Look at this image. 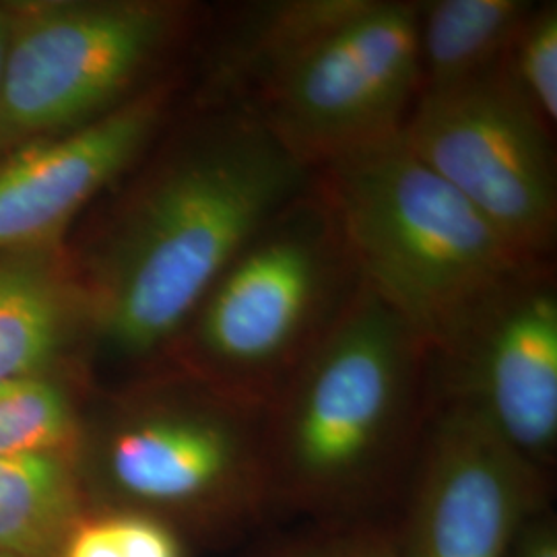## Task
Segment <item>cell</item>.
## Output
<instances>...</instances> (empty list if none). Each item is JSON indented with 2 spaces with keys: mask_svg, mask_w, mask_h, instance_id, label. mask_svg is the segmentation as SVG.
I'll list each match as a JSON object with an SVG mask.
<instances>
[{
  "mask_svg": "<svg viewBox=\"0 0 557 557\" xmlns=\"http://www.w3.org/2000/svg\"><path fill=\"white\" fill-rule=\"evenodd\" d=\"M195 108L120 202L94 259L89 331L120 361L172 356L242 244L317 178L255 110Z\"/></svg>",
  "mask_w": 557,
  "mask_h": 557,
  "instance_id": "obj_1",
  "label": "cell"
},
{
  "mask_svg": "<svg viewBox=\"0 0 557 557\" xmlns=\"http://www.w3.org/2000/svg\"><path fill=\"white\" fill-rule=\"evenodd\" d=\"M432 409V359L366 287L264 405L273 508L322 520L368 517L405 483Z\"/></svg>",
  "mask_w": 557,
  "mask_h": 557,
  "instance_id": "obj_2",
  "label": "cell"
},
{
  "mask_svg": "<svg viewBox=\"0 0 557 557\" xmlns=\"http://www.w3.org/2000/svg\"><path fill=\"white\" fill-rule=\"evenodd\" d=\"M359 277L430 351L529 264L494 225L393 139L317 172Z\"/></svg>",
  "mask_w": 557,
  "mask_h": 557,
  "instance_id": "obj_3",
  "label": "cell"
},
{
  "mask_svg": "<svg viewBox=\"0 0 557 557\" xmlns=\"http://www.w3.org/2000/svg\"><path fill=\"white\" fill-rule=\"evenodd\" d=\"M363 281L319 176L242 244L186 324L182 372L264 407Z\"/></svg>",
  "mask_w": 557,
  "mask_h": 557,
  "instance_id": "obj_4",
  "label": "cell"
},
{
  "mask_svg": "<svg viewBox=\"0 0 557 557\" xmlns=\"http://www.w3.org/2000/svg\"><path fill=\"white\" fill-rule=\"evenodd\" d=\"M262 411L184 372L122 403L101 434V478L128 510L234 539L273 508Z\"/></svg>",
  "mask_w": 557,
  "mask_h": 557,
  "instance_id": "obj_5",
  "label": "cell"
},
{
  "mask_svg": "<svg viewBox=\"0 0 557 557\" xmlns=\"http://www.w3.org/2000/svg\"><path fill=\"white\" fill-rule=\"evenodd\" d=\"M190 25L193 9L158 0L13 11L0 81V151L64 135L135 100Z\"/></svg>",
  "mask_w": 557,
  "mask_h": 557,
  "instance_id": "obj_6",
  "label": "cell"
},
{
  "mask_svg": "<svg viewBox=\"0 0 557 557\" xmlns=\"http://www.w3.org/2000/svg\"><path fill=\"white\" fill-rule=\"evenodd\" d=\"M398 139L522 259L554 262V131L518 96L502 62L475 79L419 94Z\"/></svg>",
  "mask_w": 557,
  "mask_h": 557,
  "instance_id": "obj_7",
  "label": "cell"
},
{
  "mask_svg": "<svg viewBox=\"0 0 557 557\" xmlns=\"http://www.w3.org/2000/svg\"><path fill=\"white\" fill-rule=\"evenodd\" d=\"M418 7L366 0L250 110L314 172L397 139L419 96Z\"/></svg>",
  "mask_w": 557,
  "mask_h": 557,
  "instance_id": "obj_8",
  "label": "cell"
},
{
  "mask_svg": "<svg viewBox=\"0 0 557 557\" xmlns=\"http://www.w3.org/2000/svg\"><path fill=\"white\" fill-rule=\"evenodd\" d=\"M432 359V398L455 403L541 469L557 455L556 262L524 267Z\"/></svg>",
  "mask_w": 557,
  "mask_h": 557,
  "instance_id": "obj_9",
  "label": "cell"
},
{
  "mask_svg": "<svg viewBox=\"0 0 557 557\" xmlns=\"http://www.w3.org/2000/svg\"><path fill=\"white\" fill-rule=\"evenodd\" d=\"M549 471L469 409L434 400L405 479L398 557H506L547 502Z\"/></svg>",
  "mask_w": 557,
  "mask_h": 557,
  "instance_id": "obj_10",
  "label": "cell"
},
{
  "mask_svg": "<svg viewBox=\"0 0 557 557\" xmlns=\"http://www.w3.org/2000/svg\"><path fill=\"white\" fill-rule=\"evenodd\" d=\"M170 89L156 85L103 119L32 140L0 163V252L41 248L160 137Z\"/></svg>",
  "mask_w": 557,
  "mask_h": 557,
  "instance_id": "obj_11",
  "label": "cell"
},
{
  "mask_svg": "<svg viewBox=\"0 0 557 557\" xmlns=\"http://www.w3.org/2000/svg\"><path fill=\"white\" fill-rule=\"evenodd\" d=\"M363 4L366 0H250L223 9L205 50L195 103L255 108Z\"/></svg>",
  "mask_w": 557,
  "mask_h": 557,
  "instance_id": "obj_12",
  "label": "cell"
},
{
  "mask_svg": "<svg viewBox=\"0 0 557 557\" xmlns=\"http://www.w3.org/2000/svg\"><path fill=\"white\" fill-rule=\"evenodd\" d=\"M83 324L85 289L44 248L0 252V384L41 379Z\"/></svg>",
  "mask_w": 557,
  "mask_h": 557,
  "instance_id": "obj_13",
  "label": "cell"
},
{
  "mask_svg": "<svg viewBox=\"0 0 557 557\" xmlns=\"http://www.w3.org/2000/svg\"><path fill=\"white\" fill-rule=\"evenodd\" d=\"M533 9L535 0H419V94L496 69Z\"/></svg>",
  "mask_w": 557,
  "mask_h": 557,
  "instance_id": "obj_14",
  "label": "cell"
},
{
  "mask_svg": "<svg viewBox=\"0 0 557 557\" xmlns=\"http://www.w3.org/2000/svg\"><path fill=\"white\" fill-rule=\"evenodd\" d=\"M83 518L66 453L0 457V556L59 557Z\"/></svg>",
  "mask_w": 557,
  "mask_h": 557,
  "instance_id": "obj_15",
  "label": "cell"
},
{
  "mask_svg": "<svg viewBox=\"0 0 557 557\" xmlns=\"http://www.w3.org/2000/svg\"><path fill=\"white\" fill-rule=\"evenodd\" d=\"M79 438L75 407L48 379L0 384V457L66 453Z\"/></svg>",
  "mask_w": 557,
  "mask_h": 557,
  "instance_id": "obj_16",
  "label": "cell"
},
{
  "mask_svg": "<svg viewBox=\"0 0 557 557\" xmlns=\"http://www.w3.org/2000/svg\"><path fill=\"white\" fill-rule=\"evenodd\" d=\"M59 557H186L176 527L139 510L119 508L83 517Z\"/></svg>",
  "mask_w": 557,
  "mask_h": 557,
  "instance_id": "obj_17",
  "label": "cell"
},
{
  "mask_svg": "<svg viewBox=\"0 0 557 557\" xmlns=\"http://www.w3.org/2000/svg\"><path fill=\"white\" fill-rule=\"evenodd\" d=\"M504 73L518 96L552 131L557 122V2H535L506 59Z\"/></svg>",
  "mask_w": 557,
  "mask_h": 557,
  "instance_id": "obj_18",
  "label": "cell"
},
{
  "mask_svg": "<svg viewBox=\"0 0 557 557\" xmlns=\"http://www.w3.org/2000/svg\"><path fill=\"white\" fill-rule=\"evenodd\" d=\"M250 557H398L393 524L368 517L322 520Z\"/></svg>",
  "mask_w": 557,
  "mask_h": 557,
  "instance_id": "obj_19",
  "label": "cell"
},
{
  "mask_svg": "<svg viewBox=\"0 0 557 557\" xmlns=\"http://www.w3.org/2000/svg\"><path fill=\"white\" fill-rule=\"evenodd\" d=\"M506 557H557V518L545 506L529 518Z\"/></svg>",
  "mask_w": 557,
  "mask_h": 557,
  "instance_id": "obj_20",
  "label": "cell"
},
{
  "mask_svg": "<svg viewBox=\"0 0 557 557\" xmlns=\"http://www.w3.org/2000/svg\"><path fill=\"white\" fill-rule=\"evenodd\" d=\"M11 25H13V11L0 7V81H2V69H4L9 36H11Z\"/></svg>",
  "mask_w": 557,
  "mask_h": 557,
  "instance_id": "obj_21",
  "label": "cell"
},
{
  "mask_svg": "<svg viewBox=\"0 0 557 557\" xmlns=\"http://www.w3.org/2000/svg\"><path fill=\"white\" fill-rule=\"evenodd\" d=\"M0 557H2V556H0Z\"/></svg>",
  "mask_w": 557,
  "mask_h": 557,
  "instance_id": "obj_22",
  "label": "cell"
}]
</instances>
